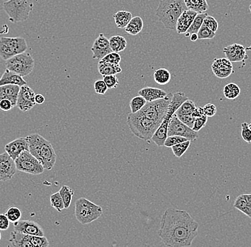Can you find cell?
<instances>
[{"label": "cell", "instance_id": "11", "mask_svg": "<svg viewBox=\"0 0 251 247\" xmlns=\"http://www.w3.org/2000/svg\"><path fill=\"white\" fill-rule=\"evenodd\" d=\"M15 161L17 170L30 175H41L45 170L42 164L29 150L22 152Z\"/></svg>", "mask_w": 251, "mask_h": 247}, {"label": "cell", "instance_id": "23", "mask_svg": "<svg viewBox=\"0 0 251 247\" xmlns=\"http://www.w3.org/2000/svg\"><path fill=\"white\" fill-rule=\"evenodd\" d=\"M5 85H18L20 86L27 85L22 77L6 68L4 74L0 78V86Z\"/></svg>", "mask_w": 251, "mask_h": 247}, {"label": "cell", "instance_id": "48", "mask_svg": "<svg viewBox=\"0 0 251 247\" xmlns=\"http://www.w3.org/2000/svg\"><path fill=\"white\" fill-rule=\"evenodd\" d=\"M177 117L179 118L181 122L188 125L189 128H193L195 118L192 116V114L179 115Z\"/></svg>", "mask_w": 251, "mask_h": 247}, {"label": "cell", "instance_id": "57", "mask_svg": "<svg viewBox=\"0 0 251 247\" xmlns=\"http://www.w3.org/2000/svg\"><path fill=\"white\" fill-rule=\"evenodd\" d=\"M249 128H250V129L251 130V122L250 124H249Z\"/></svg>", "mask_w": 251, "mask_h": 247}, {"label": "cell", "instance_id": "26", "mask_svg": "<svg viewBox=\"0 0 251 247\" xmlns=\"http://www.w3.org/2000/svg\"><path fill=\"white\" fill-rule=\"evenodd\" d=\"M144 27V21L142 17H132L127 26L125 28V32L130 35L136 36L142 32Z\"/></svg>", "mask_w": 251, "mask_h": 247}, {"label": "cell", "instance_id": "47", "mask_svg": "<svg viewBox=\"0 0 251 247\" xmlns=\"http://www.w3.org/2000/svg\"><path fill=\"white\" fill-rule=\"evenodd\" d=\"M94 87L96 94L99 95H105L108 89L106 83H105V81L101 80V79L100 80L96 81Z\"/></svg>", "mask_w": 251, "mask_h": 247}, {"label": "cell", "instance_id": "31", "mask_svg": "<svg viewBox=\"0 0 251 247\" xmlns=\"http://www.w3.org/2000/svg\"><path fill=\"white\" fill-rule=\"evenodd\" d=\"M170 78H171L170 73L167 68H159L155 71L153 74V79L156 83L159 85H166L169 83Z\"/></svg>", "mask_w": 251, "mask_h": 247}, {"label": "cell", "instance_id": "6", "mask_svg": "<svg viewBox=\"0 0 251 247\" xmlns=\"http://www.w3.org/2000/svg\"><path fill=\"white\" fill-rule=\"evenodd\" d=\"M33 0H8L2 4L3 10L12 23L26 21L33 10Z\"/></svg>", "mask_w": 251, "mask_h": 247}, {"label": "cell", "instance_id": "17", "mask_svg": "<svg viewBox=\"0 0 251 247\" xmlns=\"http://www.w3.org/2000/svg\"><path fill=\"white\" fill-rule=\"evenodd\" d=\"M14 230L28 235L44 236V230L38 223L31 220H22L14 223Z\"/></svg>", "mask_w": 251, "mask_h": 247}, {"label": "cell", "instance_id": "29", "mask_svg": "<svg viewBox=\"0 0 251 247\" xmlns=\"http://www.w3.org/2000/svg\"><path fill=\"white\" fill-rule=\"evenodd\" d=\"M110 46L114 52L119 53L125 50L127 46L126 39L122 36H113L109 39Z\"/></svg>", "mask_w": 251, "mask_h": 247}, {"label": "cell", "instance_id": "19", "mask_svg": "<svg viewBox=\"0 0 251 247\" xmlns=\"http://www.w3.org/2000/svg\"><path fill=\"white\" fill-rule=\"evenodd\" d=\"M224 51L226 58L233 62H241L246 57V49L239 43H233L224 48Z\"/></svg>", "mask_w": 251, "mask_h": 247}, {"label": "cell", "instance_id": "37", "mask_svg": "<svg viewBox=\"0 0 251 247\" xmlns=\"http://www.w3.org/2000/svg\"><path fill=\"white\" fill-rule=\"evenodd\" d=\"M50 203L51 206L59 212H63V209H64L63 197L60 195V192H56L51 195Z\"/></svg>", "mask_w": 251, "mask_h": 247}, {"label": "cell", "instance_id": "46", "mask_svg": "<svg viewBox=\"0 0 251 247\" xmlns=\"http://www.w3.org/2000/svg\"><path fill=\"white\" fill-rule=\"evenodd\" d=\"M208 116H201V117L196 118L194 121V124H193V130L195 131L198 132L201 130L206 125H207L208 121Z\"/></svg>", "mask_w": 251, "mask_h": 247}, {"label": "cell", "instance_id": "8", "mask_svg": "<svg viewBox=\"0 0 251 247\" xmlns=\"http://www.w3.org/2000/svg\"><path fill=\"white\" fill-rule=\"evenodd\" d=\"M172 97L173 94H168L163 99L147 102L140 112L148 119L161 125L168 112Z\"/></svg>", "mask_w": 251, "mask_h": 247}, {"label": "cell", "instance_id": "54", "mask_svg": "<svg viewBox=\"0 0 251 247\" xmlns=\"http://www.w3.org/2000/svg\"><path fill=\"white\" fill-rule=\"evenodd\" d=\"M190 39L192 41H193V42H195V41H197V40H198V34H190Z\"/></svg>", "mask_w": 251, "mask_h": 247}, {"label": "cell", "instance_id": "50", "mask_svg": "<svg viewBox=\"0 0 251 247\" xmlns=\"http://www.w3.org/2000/svg\"><path fill=\"white\" fill-rule=\"evenodd\" d=\"M9 225H10V221L6 214H0V230H7L9 229Z\"/></svg>", "mask_w": 251, "mask_h": 247}, {"label": "cell", "instance_id": "15", "mask_svg": "<svg viewBox=\"0 0 251 247\" xmlns=\"http://www.w3.org/2000/svg\"><path fill=\"white\" fill-rule=\"evenodd\" d=\"M91 51L93 53V60H102L105 56L112 52L109 40L105 37V34H99V37L94 41Z\"/></svg>", "mask_w": 251, "mask_h": 247}, {"label": "cell", "instance_id": "14", "mask_svg": "<svg viewBox=\"0 0 251 247\" xmlns=\"http://www.w3.org/2000/svg\"><path fill=\"white\" fill-rule=\"evenodd\" d=\"M17 170L15 160L12 159L6 152L0 154V181L12 180Z\"/></svg>", "mask_w": 251, "mask_h": 247}, {"label": "cell", "instance_id": "28", "mask_svg": "<svg viewBox=\"0 0 251 247\" xmlns=\"http://www.w3.org/2000/svg\"><path fill=\"white\" fill-rule=\"evenodd\" d=\"M113 17H114L117 27L120 28V29H125L132 19V15L131 12H127V11H119L114 14Z\"/></svg>", "mask_w": 251, "mask_h": 247}, {"label": "cell", "instance_id": "10", "mask_svg": "<svg viewBox=\"0 0 251 247\" xmlns=\"http://www.w3.org/2000/svg\"><path fill=\"white\" fill-rule=\"evenodd\" d=\"M35 62L29 53L24 52L5 61L6 68L14 71L21 77L29 75L35 68Z\"/></svg>", "mask_w": 251, "mask_h": 247}, {"label": "cell", "instance_id": "49", "mask_svg": "<svg viewBox=\"0 0 251 247\" xmlns=\"http://www.w3.org/2000/svg\"><path fill=\"white\" fill-rule=\"evenodd\" d=\"M204 115L208 117H213L217 113V108L214 104L207 103L204 106Z\"/></svg>", "mask_w": 251, "mask_h": 247}, {"label": "cell", "instance_id": "41", "mask_svg": "<svg viewBox=\"0 0 251 247\" xmlns=\"http://www.w3.org/2000/svg\"><path fill=\"white\" fill-rule=\"evenodd\" d=\"M187 141H188V140L184 138V137L179 136H168L166 139L165 143H164V146L167 147H171L173 145H177V144L185 142Z\"/></svg>", "mask_w": 251, "mask_h": 247}, {"label": "cell", "instance_id": "13", "mask_svg": "<svg viewBox=\"0 0 251 247\" xmlns=\"http://www.w3.org/2000/svg\"><path fill=\"white\" fill-rule=\"evenodd\" d=\"M35 93L28 85H24L20 88L19 93L17 106L22 112H27L35 107Z\"/></svg>", "mask_w": 251, "mask_h": 247}, {"label": "cell", "instance_id": "3", "mask_svg": "<svg viewBox=\"0 0 251 247\" xmlns=\"http://www.w3.org/2000/svg\"><path fill=\"white\" fill-rule=\"evenodd\" d=\"M187 9L184 0H162L156 15L166 29L176 31L178 19Z\"/></svg>", "mask_w": 251, "mask_h": 247}, {"label": "cell", "instance_id": "53", "mask_svg": "<svg viewBox=\"0 0 251 247\" xmlns=\"http://www.w3.org/2000/svg\"><path fill=\"white\" fill-rule=\"evenodd\" d=\"M45 102V98L43 95L38 94L35 95V103L38 105H41V104L44 103Z\"/></svg>", "mask_w": 251, "mask_h": 247}, {"label": "cell", "instance_id": "9", "mask_svg": "<svg viewBox=\"0 0 251 247\" xmlns=\"http://www.w3.org/2000/svg\"><path fill=\"white\" fill-rule=\"evenodd\" d=\"M28 49L25 39L21 37L0 38V58L7 61L18 54L26 52Z\"/></svg>", "mask_w": 251, "mask_h": 247}, {"label": "cell", "instance_id": "16", "mask_svg": "<svg viewBox=\"0 0 251 247\" xmlns=\"http://www.w3.org/2000/svg\"><path fill=\"white\" fill-rule=\"evenodd\" d=\"M213 74L219 79H226L233 73L232 62L227 58H215L211 65Z\"/></svg>", "mask_w": 251, "mask_h": 247}, {"label": "cell", "instance_id": "4", "mask_svg": "<svg viewBox=\"0 0 251 247\" xmlns=\"http://www.w3.org/2000/svg\"><path fill=\"white\" fill-rule=\"evenodd\" d=\"M127 124L133 134L144 141L151 140L160 126V124L148 119L140 111L130 113L127 118Z\"/></svg>", "mask_w": 251, "mask_h": 247}, {"label": "cell", "instance_id": "55", "mask_svg": "<svg viewBox=\"0 0 251 247\" xmlns=\"http://www.w3.org/2000/svg\"><path fill=\"white\" fill-rule=\"evenodd\" d=\"M244 195L246 197V200H247L248 203L251 204V194H244Z\"/></svg>", "mask_w": 251, "mask_h": 247}, {"label": "cell", "instance_id": "45", "mask_svg": "<svg viewBox=\"0 0 251 247\" xmlns=\"http://www.w3.org/2000/svg\"><path fill=\"white\" fill-rule=\"evenodd\" d=\"M241 136L243 141L248 144H251V130L246 122H243L241 124Z\"/></svg>", "mask_w": 251, "mask_h": 247}, {"label": "cell", "instance_id": "51", "mask_svg": "<svg viewBox=\"0 0 251 247\" xmlns=\"http://www.w3.org/2000/svg\"><path fill=\"white\" fill-rule=\"evenodd\" d=\"M13 108V104L9 99H2V100L0 101V110L1 111H9Z\"/></svg>", "mask_w": 251, "mask_h": 247}, {"label": "cell", "instance_id": "52", "mask_svg": "<svg viewBox=\"0 0 251 247\" xmlns=\"http://www.w3.org/2000/svg\"><path fill=\"white\" fill-rule=\"evenodd\" d=\"M192 116L196 119V118L201 117V116H204V108H201V107H199V108H197L196 107L195 108L194 111H193V113H192Z\"/></svg>", "mask_w": 251, "mask_h": 247}, {"label": "cell", "instance_id": "7", "mask_svg": "<svg viewBox=\"0 0 251 247\" xmlns=\"http://www.w3.org/2000/svg\"><path fill=\"white\" fill-rule=\"evenodd\" d=\"M74 212L77 221L85 225L96 221L102 217L103 209L99 205L84 197H81L76 201Z\"/></svg>", "mask_w": 251, "mask_h": 247}, {"label": "cell", "instance_id": "43", "mask_svg": "<svg viewBox=\"0 0 251 247\" xmlns=\"http://www.w3.org/2000/svg\"><path fill=\"white\" fill-rule=\"evenodd\" d=\"M103 80L105 81L108 89L117 88L119 83V79L116 75L105 76L103 77Z\"/></svg>", "mask_w": 251, "mask_h": 247}, {"label": "cell", "instance_id": "32", "mask_svg": "<svg viewBox=\"0 0 251 247\" xmlns=\"http://www.w3.org/2000/svg\"><path fill=\"white\" fill-rule=\"evenodd\" d=\"M241 91L240 87L235 83H228L224 88V96L229 100H235L240 96Z\"/></svg>", "mask_w": 251, "mask_h": 247}, {"label": "cell", "instance_id": "58", "mask_svg": "<svg viewBox=\"0 0 251 247\" xmlns=\"http://www.w3.org/2000/svg\"><path fill=\"white\" fill-rule=\"evenodd\" d=\"M249 9H250L251 12V4H250V6H249Z\"/></svg>", "mask_w": 251, "mask_h": 247}, {"label": "cell", "instance_id": "33", "mask_svg": "<svg viewBox=\"0 0 251 247\" xmlns=\"http://www.w3.org/2000/svg\"><path fill=\"white\" fill-rule=\"evenodd\" d=\"M59 192L63 197L64 209H69L71 203H72L73 197H74V190H73L72 188L69 187V186L63 185Z\"/></svg>", "mask_w": 251, "mask_h": 247}, {"label": "cell", "instance_id": "39", "mask_svg": "<svg viewBox=\"0 0 251 247\" xmlns=\"http://www.w3.org/2000/svg\"><path fill=\"white\" fill-rule=\"evenodd\" d=\"M6 215L8 217L9 221L14 224L20 221L21 217V212L18 206H10L6 212Z\"/></svg>", "mask_w": 251, "mask_h": 247}, {"label": "cell", "instance_id": "5", "mask_svg": "<svg viewBox=\"0 0 251 247\" xmlns=\"http://www.w3.org/2000/svg\"><path fill=\"white\" fill-rule=\"evenodd\" d=\"M187 99H188V98L184 93L176 92L173 94L168 112H167L164 121L161 124L160 126L159 127L155 134L153 135L152 138H151V141L159 147L164 146V143H165L166 139L168 137L167 132H168V127L169 125L170 119L173 117L176 111H177L178 108L181 106V104L187 101Z\"/></svg>", "mask_w": 251, "mask_h": 247}, {"label": "cell", "instance_id": "34", "mask_svg": "<svg viewBox=\"0 0 251 247\" xmlns=\"http://www.w3.org/2000/svg\"><path fill=\"white\" fill-rule=\"evenodd\" d=\"M234 207L236 208L238 210L241 211L243 214L249 217L250 216V211H249V204L247 200L243 195H239L236 199L233 204Z\"/></svg>", "mask_w": 251, "mask_h": 247}, {"label": "cell", "instance_id": "35", "mask_svg": "<svg viewBox=\"0 0 251 247\" xmlns=\"http://www.w3.org/2000/svg\"><path fill=\"white\" fill-rule=\"evenodd\" d=\"M196 108V103L190 99H187L178 108L176 111V116L179 115L192 114L195 108Z\"/></svg>", "mask_w": 251, "mask_h": 247}, {"label": "cell", "instance_id": "56", "mask_svg": "<svg viewBox=\"0 0 251 247\" xmlns=\"http://www.w3.org/2000/svg\"><path fill=\"white\" fill-rule=\"evenodd\" d=\"M1 239V230H0V240Z\"/></svg>", "mask_w": 251, "mask_h": 247}, {"label": "cell", "instance_id": "24", "mask_svg": "<svg viewBox=\"0 0 251 247\" xmlns=\"http://www.w3.org/2000/svg\"><path fill=\"white\" fill-rule=\"evenodd\" d=\"M139 96H142L146 99L147 102H151L158 99L165 98L168 95L165 91L160 88H152V87H146L142 88L138 92Z\"/></svg>", "mask_w": 251, "mask_h": 247}, {"label": "cell", "instance_id": "30", "mask_svg": "<svg viewBox=\"0 0 251 247\" xmlns=\"http://www.w3.org/2000/svg\"><path fill=\"white\" fill-rule=\"evenodd\" d=\"M208 14L207 12L204 13H198L196 17H195L193 23L187 31V33H185V36L187 37H190V34H197L199 29H201L203 24H204V20L207 17Z\"/></svg>", "mask_w": 251, "mask_h": 247}, {"label": "cell", "instance_id": "21", "mask_svg": "<svg viewBox=\"0 0 251 247\" xmlns=\"http://www.w3.org/2000/svg\"><path fill=\"white\" fill-rule=\"evenodd\" d=\"M20 88L21 86L18 85H1L0 86V101L9 99L13 104L14 107L17 106Z\"/></svg>", "mask_w": 251, "mask_h": 247}, {"label": "cell", "instance_id": "20", "mask_svg": "<svg viewBox=\"0 0 251 247\" xmlns=\"http://www.w3.org/2000/svg\"><path fill=\"white\" fill-rule=\"evenodd\" d=\"M197 15V12L190 9L184 11L178 19L177 23H176V31L177 33L180 34L187 33Z\"/></svg>", "mask_w": 251, "mask_h": 247}, {"label": "cell", "instance_id": "36", "mask_svg": "<svg viewBox=\"0 0 251 247\" xmlns=\"http://www.w3.org/2000/svg\"><path fill=\"white\" fill-rule=\"evenodd\" d=\"M146 99L142 96H138L133 98L129 103L131 113H135L140 111L144 108V105L146 104Z\"/></svg>", "mask_w": 251, "mask_h": 247}, {"label": "cell", "instance_id": "18", "mask_svg": "<svg viewBox=\"0 0 251 247\" xmlns=\"http://www.w3.org/2000/svg\"><path fill=\"white\" fill-rule=\"evenodd\" d=\"M4 150L15 161L22 152L29 150V144L27 138L21 137L11 141L5 145Z\"/></svg>", "mask_w": 251, "mask_h": 247}, {"label": "cell", "instance_id": "38", "mask_svg": "<svg viewBox=\"0 0 251 247\" xmlns=\"http://www.w3.org/2000/svg\"><path fill=\"white\" fill-rule=\"evenodd\" d=\"M190 145V141H187L185 142L181 143L177 145L171 147L172 152L176 158H181L184 153L188 150Z\"/></svg>", "mask_w": 251, "mask_h": 247}, {"label": "cell", "instance_id": "1", "mask_svg": "<svg viewBox=\"0 0 251 247\" xmlns=\"http://www.w3.org/2000/svg\"><path fill=\"white\" fill-rule=\"evenodd\" d=\"M199 225L188 212L168 208L162 215L159 228V237L168 247L191 246L197 237Z\"/></svg>", "mask_w": 251, "mask_h": 247}, {"label": "cell", "instance_id": "44", "mask_svg": "<svg viewBox=\"0 0 251 247\" xmlns=\"http://www.w3.org/2000/svg\"><path fill=\"white\" fill-rule=\"evenodd\" d=\"M204 24L207 26L210 30L213 31V32H216L218 29V22L215 20L214 17L209 16V15L206 17L204 21Z\"/></svg>", "mask_w": 251, "mask_h": 247}, {"label": "cell", "instance_id": "27", "mask_svg": "<svg viewBox=\"0 0 251 247\" xmlns=\"http://www.w3.org/2000/svg\"><path fill=\"white\" fill-rule=\"evenodd\" d=\"M188 9L195 11L197 13H204L209 9L207 0H184Z\"/></svg>", "mask_w": 251, "mask_h": 247}, {"label": "cell", "instance_id": "40", "mask_svg": "<svg viewBox=\"0 0 251 247\" xmlns=\"http://www.w3.org/2000/svg\"><path fill=\"white\" fill-rule=\"evenodd\" d=\"M197 34L198 40H212L215 37V32H213L203 24Z\"/></svg>", "mask_w": 251, "mask_h": 247}, {"label": "cell", "instance_id": "42", "mask_svg": "<svg viewBox=\"0 0 251 247\" xmlns=\"http://www.w3.org/2000/svg\"><path fill=\"white\" fill-rule=\"evenodd\" d=\"M99 61L102 62H106V63L118 65L120 63L121 61H122V57L119 55V53L112 51V52L109 53L107 55L105 56L102 60Z\"/></svg>", "mask_w": 251, "mask_h": 247}, {"label": "cell", "instance_id": "12", "mask_svg": "<svg viewBox=\"0 0 251 247\" xmlns=\"http://www.w3.org/2000/svg\"><path fill=\"white\" fill-rule=\"evenodd\" d=\"M168 136H179L187 138L188 141H195L198 138V132L189 128L188 125L181 122L176 113L170 119L168 127Z\"/></svg>", "mask_w": 251, "mask_h": 247}, {"label": "cell", "instance_id": "22", "mask_svg": "<svg viewBox=\"0 0 251 247\" xmlns=\"http://www.w3.org/2000/svg\"><path fill=\"white\" fill-rule=\"evenodd\" d=\"M32 236L14 230L11 232L9 241L15 247H33Z\"/></svg>", "mask_w": 251, "mask_h": 247}, {"label": "cell", "instance_id": "25", "mask_svg": "<svg viewBox=\"0 0 251 247\" xmlns=\"http://www.w3.org/2000/svg\"><path fill=\"white\" fill-rule=\"evenodd\" d=\"M98 71L101 75L105 77L108 75H117V74L122 72V68L119 64H112L99 61Z\"/></svg>", "mask_w": 251, "mask_h": 247}, {"label": "cell", "instance_id": "2", "mask_svg": "<svg viewBox=\"0 0 251 247\" xmlns=\"http://www.w3.org/2000/svg\"><path fill=\"white\" fill-rule=\"evenodd\" d=\"M26 138L29 151L40 161L45 170H52L57 162V154L52 144L37 133L29 135Z\"/></svg>", "mask_w": 251, "mask_h": 247}]
</instances>
